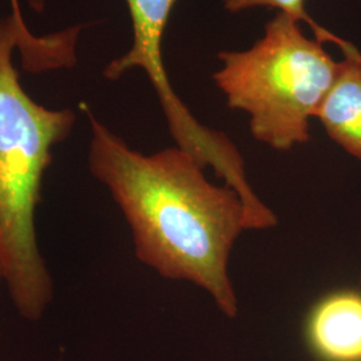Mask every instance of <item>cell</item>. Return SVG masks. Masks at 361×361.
<instances>
[{
	"mask_svg": "<svg viewBox=\"0 0 361 361\" xmlns=\"http://www.w3.org/2000/svg\"><path fill=\"white\" fill-rule=\"evenodd\" d=\"M0 283H3V271H1V265H0Z\"/></svg>",
	"mask_w": 361,
	"mask_h": 361,
	"instance_id": "9",
	"label": "cell"
},
{
	"mask_svg": "<svg viewBox=\"0 0 361 361\" xmlns=\"http://www.w3.org/2000/svg\"><path fill=\"white\" fill-rule=\"evenodd\" d=\"M307 338L322 361H361V293L341 290L310 312Z\"/></svg>",
	"mask_w": 361,
	"mask_h": 361,
	"instance_id": "6",
	"label": "cell"
},
{
	"mask_svg": "<svg viewBox=\"0 0 361 361\" xmlns=\"http://www.w3.org/2000/svg\"><path fill=\"white\" fill-rule=\"evenodd\" d=\"M30 6L32 7L34 11L42 13L44 10V0H28ZM11 4V18H13V23L18 28L20 38H22V46H20V55H22V61L25 62H37L40 61L42 58L46 56V54L50 50V38L47 35L44 37H38L34 35L30 28L27 27L23 13L20 10V4L19 0H10Z\"/></svg>",
	"mask_w": 361,
	"mask_h": 361,
	"instance_id": "8",
	"label": "cell"
},
{
	"mask_svg": "<svg viewBox=\"0 0 361 361\" xmlns=\"http://www.w3.org/2000/svg\"><path fill=\"white\" fill-rule=\"evenodd\" d=\"M22 39L13 18H0V265L18 313L38 322L54 286L39 252L35 210L52 150L74 129L73 110H52L27 94L13 62Z\"/></svg>",
	"mask_w": 361,
	"mask_h": 361,
	"instance_id": "2",
	"label": "cell"
},
{
	"mask_svg": "<svg viewBox=\"0 0 361 361\" xmlns=\"http://www.w3.org/2000/svg\"><path fill=\"white\" fill-rule=\"evenodd\" d=\"M334 44L343 59L316 119L334 142L361 162V51L338 35Z\"/></svg>",
	"mask_w": 361,
	"mask_h": 361,
	"instance_id": "5",
	"label": "cell"
},
{
	"mask_svg": "<svg viewBox=\"0 0 361 361\" xmlns=\"http://www.w3.org/2000/svg\"><path fill=\"white\" fill-rule=\"evenodd\" d=\"M177 1L126 0L133 25V46L104 67V77L116 80L133 68L143 70L154 87L177 146L193 155L204 168L213 169L225 185L240 194L247 219L261 222L268 217L269 207L252 189L243 155L228 135L200 123L170 83L164 63L162 40Z\"/></svg>",
	"mask_w": 361,
	"mask_h": 361,
	"instance_id": "4",
	"label": "cell"
},
{
	"mask_svg": "<svg viewBox=\"0 0 361 361\" xmlns=\"http://www.w3.org/2000/svg\"><path fill=\"white\" fill-rule=\"evenodd\" d=\"M222 4L226 11L232 13H243L257 7H269L277 10L279 13H288L300 23H305L310 27L313 31L314 38L323 44L332 43L336 37V34L319 25L310 16L305 7V0H222Z\"/></svg>",
	"mask_w": 361,
	"mask_h": 361,
	"instance_id": "7",
	"label": "cell"
},
{
	"mask_svg": "<svg viewBox=\"0 0 361 361\" xmlns=\"http://www.w3.org/2000/svg\"><path fill=\"white\" fill-rule=\"evenodd\" d=\"M217 58L214 83L231 109L249 116L255 140L277 152L310 141V119L335 83L338 62L298 20L277 13L250 49Z\"/></svg>",
	"mask_w": 361,
	"mask_h": 361,
	"instance_id": "3",
	"label": "cell"
},
{
	"mask_svg": "<svg viewBox=\"0 0 361 361\" xmlns=\"http://www.w3.org/2000/svg\"><path fill=\"white\" fill-rule=\"evenodd\" d=\"M83 109L90 119L91 174L122 210L137 258L164 279L200 286L226 317H237L229 257L247 231L240 194L210 183L205 168L178 146L150 155L133 150Z\"/></svg>",
	"mask_w": 361,
	"mask_h": 361,
	"instance_id": "1",
	"label": "cell"
}]
</instances>
